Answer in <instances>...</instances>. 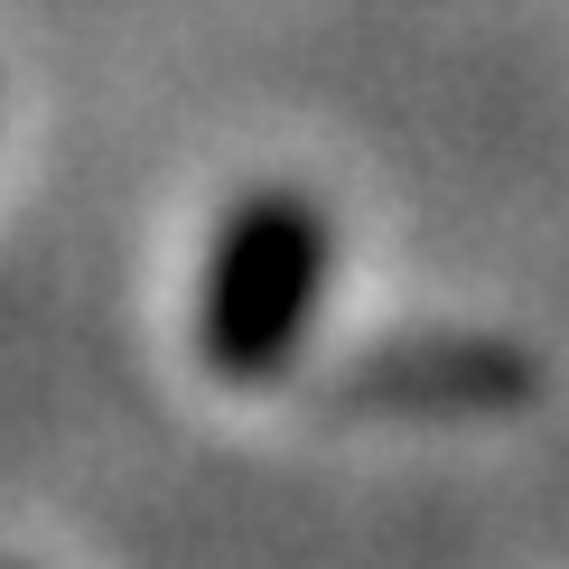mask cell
I'll use <instances>...</instances> for the list:
<instances>
[{
    "label": "cell",
    "instance_id": "obj_1",
    "mask_svg": "<svg viewBox=\"0 0 569 569\" xmlns=\"http://www.w3.org/2000/svg\"><path fill=\"white\" fill-rule=\"evenodd\" d=\"M308 271V252H299V233H262L252 243V262H243V290L224 299V355L243 365V355H271L280 346V308H290V280Z\"/></svg>",
    "mask_w": 569,
    "mask_h": 569
}]
</instances>
